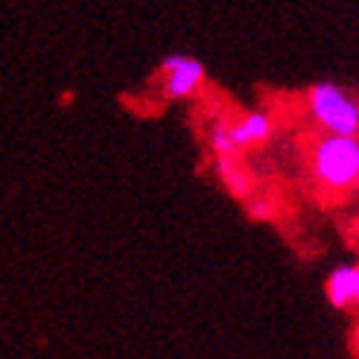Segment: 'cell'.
Wrapping results in <instances>:
<instances>
[{
	"label": "cell",
	"instance_id": "5",
	"mask_svg": "<svg viewBox=\"0 0 359 359\" xmlns=\"http://www.w3.org/2000/svg\"><path fill=\"white\" fill-rule=\"evenodd\" d=\"M327 298L333 307L359 304V266H339L327 280Z\"/></svg>",
	"mask_w": 359,
	"mask_h": 359
},
{
	"label": "cell",
	"instance_id": "4",
	"mask_svg": "<svg viewBox=\"0 0 359 359\" xmlns=\"http://www.w3.org/2000/svg\"><path fill=\"white\" fill-rule=\"evenodd\" d=\"M228 135H231V143L237 147V152L243 147H255V143H263L272 135V117L263 111H251V114L240 117L237 123H231Z\"/></svg>",
	"mask_w": 359,
	"mask_h": 359
},
{
	"label": "cell",
	"instance_id": "3",
	"mask_svg": "<svg viewBox=\"0 0 359 359\" xmlns=\"http://www.w3.org/2000/svg\"><path fill=\"white\" fill-rule=\"evenodd\" d=\"M158 79H161V94L164 100H190L205 88V65L184 53H172L158 65Z\"/></svg>",
	"mask_w": 359,
	"mask_h": 359
},
{
	"label": "cell",
	"instance_id": "6",
	"mask_svg": "<svg viewBox=\"0 0 359 359\" xmlns=\"http://www.w3.org/2000/svg\"><path fill=\"white\" fill-rule=\"evenodd\" d=\"M217 172L222 178V184L237 196V199H248L251 196V175L245 172V167L240 164V158L237 155H219L217 158Z\"/></svg>",
	"mask_w": 359,
	"mask_h": 359
},
{
	"label": "cell",
	"instance_id": "1",
	"mask_svg": "<svg viewBox=\"0 0 359 359\" xmlns=\"http://www.w3.org/2000/svg\"><path fill=\"white\" fill-rule=\"evenodd\" d=\"M313 172L327 187H351L359 178V140L330 135L313 152Z\"/></svg>",
	"mask_w": 359,
	"mask_h": 359
},
{
	"label": "cell",
	"instance_id": "2",
	"mask_svg": "<svg viewBox=\"0 0 359 359\" xmlns=\"http://www.w3.org/2000/svg\"><path fill=\"white\" fill-rule=\"evenodd\" d=\"M310 111L313 117L325 126L330 135L339 137H353L359 132V105L330 82H321L310 88Z\"/></svg>",
	"mask_w": 359,
	"mask_h": 359
}]
</instances>
